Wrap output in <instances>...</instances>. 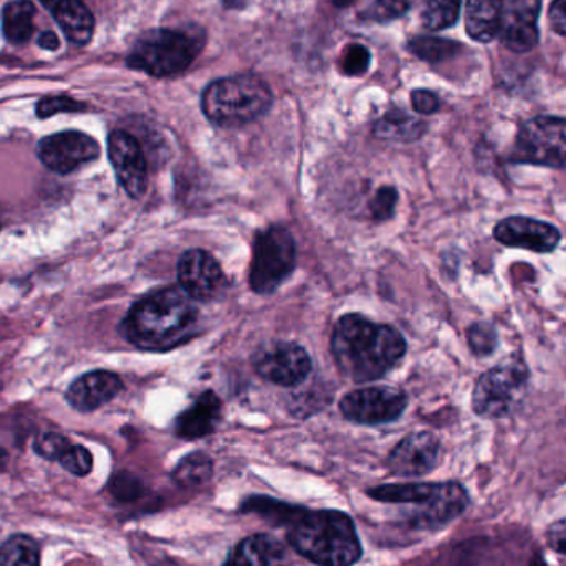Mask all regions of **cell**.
<instances>
[{
	"instance_id": "obj_12",
	"label": "cell",
	"mask_w": 566,
	"mask_h": 566,
	"mask_svg": "<svg viewBox=\"0 0 566 566\" xmlns=\"http://www.w3.org/2000/svg\"><path fill=\"white\" fill-rule=\"evenodd\" d=\"M259 375L274 385H302L312 371V359L302 346L290 342H271L261 346L254 355Z\"/></svg>"
},
{
	"instance_id": "obj_6",
	"label": "cell",
	"mask_w": 566,
	"mask_h": 566,
	"mask_svg": "<svg viewBox=\"0 0 566 566\" xmlns=\"http://www.w3.org/2000/svg\"><path fill=\"white\" fill-rule=\"evenodd\" d=\"M205 35L191 30L155 29L143 33L129 50V69L168 78L188 70L205 46Z\"/></svg>"
},
{
	"instance_id": "obj_31",
	"label": "cell",
	"mask_w": 566,
	"mask_h": 566,
	"mask_svg": "<svg viewBox=\"0 0 566 566\" xmlns=\"http://www.w3.org/2000/svg\"><path fill=\"white\" fill-rule=\"evenodd\" d=\"M469 345L478 356H488L494 353L497 346V332L489 323H474L468 332Z\"/></svg>"
},
{
	"instance_id": "obj_21",
	"label": "cell",
	"mask_w": 566,
	"mask_h": 566,
	"mask_svg": "<svg viewBox=\"0 0 566 566\" xmlns=\"http://www.w3.org/2000/svg\"><path fill=\"white\" fill-rule=\"evenodd\" d=\"M222 566H292L281 542L269 535H252L242 541Z\"/></svg>"
},
{
	"instance_id": "obj_33",
	"label": "cell",
	"mask_w": 566,
	"mask_h": 566,
	"mask_svg": "<svg viewBox=\"0 0 566 566\" xmlns=\"http://www.w3.org/2000/svg\"><path fill=\"white\" fill-rule=\"evenodd\" d=\"M85 105L69 98V96H49L36 103V116L39 118H49V116L59 115V113L83 112Z\"/></svg>"
},
{
	"instance_id": "obj_38",
	"label": "cell",
	"mask_w": 566,
	"mask_h": 566,
	"mask_svg": "<svg viewBox=\"0 0 566 566\" xmlns=\"http://www.w3.org/2000/svg\"><path fill=\"white\" fill-rule=\"evenodd\" d=\"M552 29L560 35H566V0H555L552 3L551 15Z\"/></svg>"
},
{
	"instance_id": "obj_7",
	"label": "cell",
	"mask_w": 566,
	"mask_h": 566,
	"mask_svg": "<svg viewBox=\"0 0 566 566\" xmlns=\"http://www.w3.org/2000/svg\"><path fill=\"white\" fill-rule=\"evenodd\" d=\"M528 369L524 361L511 358L484 373L475 385L472 408L481 418H505L527 389Z\"/></svg>"
},
{
	"instance_id": "obj_29",
	"label": "cell",
	"mask_w": 566,
	"mask_h": 566,
	"mask_svg": "<svg viewBox=\"0 0 566 566\" xmlns=\"http://www.w3.org/2000/svg\"><path fill=\"white\" fill-rule=\"evenodd\" d=\"M408 10V0H373L359 17L366 22L388 23L405 15Z\"/></svg>"
},
{
	"instance_id": "obj_10",
	"label": "cell",
	"mask_w": 566,
	"mask_h": 566,
	"mask_svg": "<svg viewBox=\"0 0 566 566\" xmlns=\"http://www.w3.org/2000/svg\"><path fill=\"white\" fill-rule=\"evenodd\" d=\"M408 398L401 389L391 386L358 389L349 392L339 402L343 415L358 424L376 426L401 418Z\"/></svg>"
},
{
	"instance_id": "obj_26",
	"label": "cell",
	"mask_w": 566,
	"mask_h": 566,
	"mask_svg": "<svg viewBox=\"0 0 566 566\" xmlns=\"http://www.w3.org/2000/svg\"><path fill=\"white\" fill-rule=\"evenodd\" d=\"M212 475V461L202 452L189 454L179 462L172 472V479L182 488H196L206 484Z\"/></svg>"
},
{
	"instance_id": "obj_25",
	"label": "cell",
	"mask_w": 566,
	"mask_h": 566,
	"mask_svg": "<svg viewBox=\"0 0 566 566\" xmlns=\"http://www.w3.org/2000/svg\"><path fill=\"white\" fill-rule=\"evenodd\" d=\"M0 566H40L39 545L27 535H13L0 547Z\"/></svg>"
},
{
	"instance_id": "obj_11",
	"label": "cell",
	"mask_w": 566,
	"mask_h": 566,
	"mask_svg": "<svg viewBox=\"0 0 566 566\" xmlns=\"http://www.w3.org/2000/svg\"><path fill=\"white\" fill-rule=\"evenodd\" d=\"M98 142L82 132H62L45 136L36 145L42 165L56 175H70L99 158Z\"/></svg>"
},
{
	"instance_id": "obj_15",
	"label": "cell",
	"mask_w": 566,
	"mask_h": 566,
	"mask_svg": "<svg viewBox=\"0 0 566 566\" xmlns=\"http://www.w3.org/2000/svg\"><path fill=\"white\" fill-rule=\"evenodd\" d=\"M541 0H507L502 9L499 36L504 46L512 52L525 53L538 43V13Z\"/></svg>"
},
{
	"instance_id": "obj_9",
	"label": "cell",
	"mask_w": 566,
	"mask_h": 566,
	"mask_svg": "<svg viewBox=\"0 0 566 566\" xmlns=\"http://www.w3.org/2000/svg\"><path fill=\"white\" fill-rule=\"evenodd\" d=\"M511 161L521 165L565 168L566 119L538 116L522 126Z\"/></svg>"
},
{
	"instance_id": "obj_34",
	"label": "cell",
	"mask_w": 566,
	"mask_h": 566,
	"mask_svg": "<svg viewBox=\"0 0 566 566\" xmlns=\"http://www.w3.org/2000/svg\"><path fill=\"white\" fill-rule=\"evenodd\" d=\"M72 446V442L65 436L49 432V434L40 436L35 441V452L49 461H59L63 452Z\"/></svg>"
},
{
	"instance_id": "obj_41",
	"label": "cell",
	"mask_w": 566,
	"mask_h": 566,
	"mask_svg": "<svg viewBox=\"0 0 566 566\" xmlns=\"http://www.w3.org/2000/svg\"><path fill=\"white\" fill-rule=\"evenodd\" d=\"M532 566H548V565L545 564L544 558L535 557L534 560H532Z\"/></svg>"
},
{
	"instance_id": "obj_22",
	"label": "cell",
	"mask_w": 566,
	"mask_h": 566,
	"mask_svg": "<svg viewBox=\"0 0 566 566\" xmlns=\"http://www.w3.org/2000/svg\"><path fill=\"white\" fill-rule=\"evenodd\" d=\"M502 0H468L465 29L478 42L488 43L499 35L501 29Z\"/></svg>"
},
{
	"instance_id": "obj_39",
	"label": "cell",
	"mask_w": 566,
	"mask_h": 566,
	"mask_svg": "<svg viewBox=\"0 0 566 566\" xmlns=\"http://www.w3.org/2000/svg\"><path fill=\"white\" fill-rule=\"evenodd\" d=\"M39 45L42 46V49L55 52L60 46L59 36L53 32H43L42 35H40Z\"/></svg>"
},
{
	"instance_id": "obj_17",
	"label": "cell",
	"mask_w": 566,
	"mask_h": 566,
	"mask_svg": "<svg viewBox=\"0 0 566 566\" xmlns=\"http://www.w3.org/2000/svg\"><path fill=\"white\" fill-rule=\"evenodd\" d=\"M494 238L509 248L527 249L538 254H547L557 249L562 235L557 228L547 222L515 216L495 226Z\"/></svg>"
},
{
	"instance_id": "obj_24",
	"label": "cell",
	"mask_w": 566,
	"mask_h": 566,
	"mask_svg": "<svg viewBox=\"0 0 566 566\" xmlns=\"http://www.w3.org/2000/svg\"><path fill=\"white\" fill-rule=\"evenodd\" d=\"M35 6L30 0H15L7 3L2 15V32L13 45L27 43L33 33Z\"/></svg>"
},
{
	"instance_id": "obj_36",
	"label": "cell",
	"mask_w": 566,
	"mask_h": 566,
	"mask_svg": "<svg viewBox=\"0 0 566 566\" xmlns=\"http://www.w3.org/2000/svg\"><path fill=\"white\" fill-rule=\"evenodd\" d=\"M412 106L421 115H432L439 109V98L428 90H416L411 95Z\"/></svg>"
},
{
	"instance_id": "obj_35",
	"label": "cell",
	"mask_w": 566,
	"mask_h": 566,
	"mask_svg": "<svg viewBox=\"0 0 566 566\" xmlns=\"http://www.w3.org/2000/svg\"><path fill=\"white\" fill-rule=\"evenodd\" d=\"M398 202V192L395 188H381L376 192L375 199L371 202L373 218L378 221H386L391 218Z\"/></svg>"
},
{
	"instance_id": "obj_37",
	"label": "cell",
	"mask_w": 566,
	"mask_h": 566,
	"mask_svg": "<svg viewBox=\"0 0 566 566\" xmlns=\"http://www.w3.org/2000/svg\"><path fill=\"white\" fill-rule=\"evenodd\" d=\"M548 545L558 554L566 555V518L565 521L555 522L548 528Z\"/></svg>"
},
{
	"instance_id": "obj_5",
	"label": "cell",
	"mask_w": 566,
	"mask_h": 566,
	"mask_svg": "<svg viewBox=\"0 0 566 566\" xmlns=\"http://www.w3.org/2000/svg\"><path fill=\"white\" fill-rule=\"evenodd\" d=\"M274 95L264 80L254 75L216 80L202 93V112L221 128H238L264 116Z\"/></svg>"
},
{
	"instance_id": "obj_40",
	"label": "cell",
	"mask_w": 566,
	"mask_h": 566,
	"mask_svg": "<svg viewBox=\"0 0 566 566\" xmlns=\"http://www.w3.org/2000/svg\"><path fill=\"white\" fill-rule=\"evenodd\" d=\"M355 2L356 0H333V3H335L336 7H348Z\"/></svg>"
},
{
	"instance_id": "obj_27",
	"label": "cell",
	"mask_w": 566,
	"mask_h": 566,
	"mask_svg": "<svg viewBox=\"0 0 566 566\" xmlns=\"http://www.w3.org/2000/svg\"><path fill=\"white\" fill-rule=\"evenodd\" d=\"M408 46L416 56L429 63L446 62L461 50L459 43L438 36H415Z\"/></svg>"
},
{
	"instance_id": "obj_23",
	"label": "cell",
	"mask_w": 566,
	"mask_h": 566,
	"mask_svg": "<svg viewBox=\"0 0 566 566\" xmlns=\"http://www.w3.org/2000/svg\"><path fill=\"white\" fill-rule=\"evenodd\" d=\"M424 122L408 115L401 109H392L386 113L381 119L375 125V136L379 139H388V142H416L426 133Z\"/></svg>"
},
{
	"instance_id": "obj_13",
	"label": "cell",
	"mask_w": 566,
	"mask_h": 566,
	"mask_svg": "<svg viewBox=\"0 0 566 566\" xmlns=\"http://www.w3.org/2000/svg\"><path fill=\"white\" fill-rule=\"evenodd\" d=\"M108 158L126 195L143 198L148 188V165L138 139L126 132H113L108 138Z\"/></svg>"
},
{
	"instance_id": "obj_30",
	"label": "cell",
	"mask_w": 566,
	"mask_h": 566,
	"mask_svg": "<svg viewBox=\"0 0 566 566\" xmlns=\"http://www.w3.org/2000/svg\"><path fill=\"white\" fill-rule=\"evenodd\" d=\"M369 63H371L369 50L365 45H359V43H352L343 52L339 69L345 75L361 76L368 72Z\"/></svg>"
},
{
	"instance_id": "obj_20",
	"label": "cell",
	"mask_w": 566,
	"mask_h": 566,
	"mask_svg": "<svg viewBox=\"0 0 566 566\" xmlns=\"http://www.w3.org/2000/svg\"><path fill=\"white\" fill-rule=\"evenodd\" d=\"M222 406L212 391L199 396L195 406L182 412L176 421V434L182 439H199L212 434L221 421Z\"/></svg>"
},
{
	"instance_id": "obj_8",
	"label": "cell",
	"mask_w": 566,
	"mask_h": 566,
	"mask_svg": "<svg viewBox=\"0 0 566 566\" xmlns=\"http://www.w3.org/2000/svg\"><path fill=\"white\" fill-rule=\"evenodd\" d=\"M296 262V245L286 229L269 228L255 239L252 258V290L261 295L274 293L292 275Z\"/></svg>"
},
{
	"instance_id": "obj_4",
	"label": "cell",
	"mask_w": 566,
	"mask_h": 566,
	"mask_svg": "<svg viewBox=\"0 0 566 566\" xmlns=\"http://www.w3.org/2000/svg\"><path fill=\"white\" fill-rule=\"evenodd\" d=\"M369 497L389 504L406 505V521L412 528H441L464 514L469 495L458 482L381 485Z\"/></svg>"
},
{
	"instance_id": "obj_3",
	"label": "cell",
	"mask_w": 566,
	"mask_h": 566,
	"mask_svg": "<svg viewBox=\"0 0 566 566\" xmlns=\"http://www.w3.org/2000/svg\"><path fill=\"white\" fill-rule=\"evenodd\" d=\"M286 538L302 557L319 566H353L363 555L355 524L336 511H305L286 525Z\"/></svg>"
},
{
	"instance_id": "obj_19",
	"label": "cell",
	"mask_w": 566,
	"mask_h": 566,
	"mask_svg": "<svg viewBox=\"0 0 566 566\" xmlns=\"http://www.w3.org/2000/svg\"><path fill=\"white\" fill-rule=\"evenodd\" d=\"M52 13L62 32L73 45L83 46L95 32V17L83 0H40Z\"/></svg>"
},
{
	"instance_id": "obj_28",
	"label": "cell",
	"mask_w": 566,
	"mask_h": 566,
	"mask_svg": "<svg viewBox=\"0 0 566 566\" xmlns=\"http://www.w3.org/2000/svg\"><path fill=\"white\" fill-rule=\"evenodd\" d=\"M462 0H426L422 23L429 30H444L454 25L461 13Z\"/></svg>"
},
{
	"instance_id": "obj_2",
	"label": "cell",
	"mask_w": 566,
	"mask_h": 566,
	"mask_svg": "<svg viewBox=\"0 0 566 566\" xmlns=\"http://www.w3.org/2000/svg\"><path fill=\"white\" fill-rule=\"evenodd\" d=\"M198 328V308L182 289H163L136 302L119 326L126 342L146 352L185 345Z\"/></svg>"
},
{
	"instance_id": "obj_18",
	"label": "cell",
	"mask_w": 566,
	"mask_h": 566,
	"mask_svg": "<svg viewBox=\"0 0 566 566\" xmlns=\"http://www.w3.org/2000/svg\"><path fill=\"white\" fill-rule=\"evenodd\" d=\"M123 381L118 375L109 371H92L80 376L66 389L65 399L80 412H92L122 392Z\"/></svg>"
},
{
	"instance_id": "obj_14",
	"label": "cell",
	"mask_w": 566,
	"mask_h": 566,
	"mask_svg": "<svg viewBox=\"0 0 566 566\" xmlns=\"http://www.w3.org/2000/svg\"><path fill=\"white\" fill-rule=\"evenodd\" d=\"M178 281L192 300L218 298L226 289L224 272L211 254L201 249L185 252L179 259Z\"/></svg>"
},
{
	"instance_id": "obj_16",
	"label": "cell",
	"mask_w": 566,
	"mask_h": 566,
	"mask_svg": "<svg viewBox=\"0 0 566 566\" xmlns=\"http://www.w3.org/2000/svg\"><path fill=\"white\" fill-rule=\"evenodd\" d=\"M438 459V438L431 432H415L392 449L388 468L398 478H419L431 472Z\"/></svg>"
},
{
	"instance_id": "obj_1",
	"label": "cell",
	"mask_w": 566,
	"mask_h": 566,
	"mask_svg": "<svg viewBox=\"0 0 566 566\" xmlns=\"http://www.w3.org/2000/svg\"><path fill=\"white\" fill-rule=\"evenodd\" d=\"M332 353L346 378L368 382L382 378L405 356L406 342L392 326L378 325L352 313L336 323Z\"/></svg>"
},
{
	"instance_id": "obj_32",
	"label": "cell",
	"mask_w": 566,
	"mask_h": 566,
	"mask_svg": "<svg viewBox=\"0 0 566 566\" xmlns=\"http://www.w3.org/2000/svg\"><path fill=\"white\" fill-rule=\"evenodd\" d=\"M59 462L65 471H69L70 474L78 475V478L88 475L93 468L92 454H90L88 449L83 448V446H70V448L63 452Z\"/></svg>"
}]
</instances>
